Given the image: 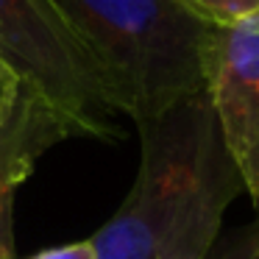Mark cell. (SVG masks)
<instances>
[{"label": "cell", "instance_id": "1", "mask_svg": "<svg viewBox=\"0 0 259 259\" xmlns=\"http://www.w3.org/2000/svg\"><path fill=\"white\" fill-rule=\"evenodd\" d=\"M140 170L120 209L90 237L98 259H209L242 179L206 92L137 125Z\"/></svg>", "mask_w": 259, "mask_h": 259}, {"label": "cell", "instance_id": "2", "mask_svg": "<svg viewBox=\"0 0 259 259\" xmlns=\"http://www.w3.org/2000/svg\"><path fill=\"white\" fill-rule=\"evenodd\" d=\"M109 92L134 125L206 87L212 25L181 0H51Z\"/></svg>", "mask_w": 259, "mask_h": 259}, {"label": "cell", "instance_id": "3", "mask_svg": "<svg viewBox=\"0 0 259 259\" xmlns=\"http://www.w3.org/2000/svg\"><path fill=\"white\" fill-rule=\"evenodd\" d=\"M0 56L78 137H123L101 75L51 0H0Z\"/></svg>", "mask_w": 259, "mask_h": 259}, {"label": "cell", "instance_id": "4", "mask_svg": "<svg viewBox=\"0 0 259 259\" xmlns=\"http://www.w3.org/2000/svg\"><path fill=\"white\" fill-rule=\"evenodd\" d=\"M203 92L259 218V12L212 28Z\"/></svg>", "mask_w": 259, "mask_h": 259}, {"label": "cell", "instance_id": "5", "mask_svg": "<svg viewBox=\"0 0 259 259\" xmlns=\"http://www.w3.org/2000/svg\"><path fill=\"white\" fill-rule=\"evenodd\" d=\"M78 137L75 128L31 87H20L17 101L0 117V259L14 251V198L36 162L53 145Z\"/></svg>", "mask_w": 259, "mask_h": 259}, {"label": "cell", "instance_id": "6", "mask_svg": "<svg viewBox=\"0 0 259 259\" xmlns=\"http://www.w3.org/2000/svg\"><path fill=\"white\" fill-rule=\"evenodd\" d=\"M181 6L190 9L206 25L220 28L259 12V0H181Z\"/></svg>", "mask_w": 259, "mask_h": 259}, {"label": "cell", "instance_id": "7", "mask_svg": "<svg viewBox=\"0 0 259 259\" xmlns=\"http://www.w3.org/2000/svg\"><path fill=\"white\" fill-rule=\"evenodd\" d=\"M209 259H259V218L226 237L223 245H214Z\"/></svg>", "mask_w": 259, "mask_h": 259}, {"label": "cell", "instance_id": "8", "mask_svg": "<svg viewBox=\"0 0 259 259\" xmlns=\"http://www.w3.org/2000/svg\"><path fill=\"white\" fill-rule=\"evenodd\" d=\"M25 259H98V256L92 240H78V242H67V245L36 251L34 256H25Z\"/></svg>", "mask_w": 259, "mask_h": 259}, {"label": "cell", "instance_id": "9", "mask_svg": "<svg viewBox=\"0 0 259 259\" xmlns=\"http://www.w3.org/2000/svg\"><path fill=\"white\" fill-rule=\"evenodd\" d=\"M23 87L20 75L14 73V67L6 62V59L0 56V117L12 109V103L17 101V92Z\"/></svg>", "mask_w": 259, "mask_h": 259}]
</instances>
